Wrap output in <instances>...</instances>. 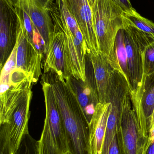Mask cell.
<instances>
[{
  "label": "cell",
  "mask_w": 154,
  "mask_h": 154,
  "mask_svg": "<svg viewBox=\"0 0 154 154\" xmlns=\"http://www.w3.org/2000/svg\"><path fill=\"white\" fill-rule=\"evenodd\" d=\"M52 86L59 110L65 125L71 154H90L88 122L72 89L69 77L55 72L43 74Z\"/></svg>",
  "instance_id": "cell-1"
},
{
  "label": "cell",
  "mask_w": 154,
  "mask_h": 154,
  "mask_svg": "<svg viewBox=\"0 0 154 154\" xmlns=\"http://www.w3.org/2000/svg\"><path fill=\"white\" fill-rule=\"evenodd\" d=\"M9 89L0 94V125L9 127V138L13 154L24 135L29 133L30 104L33 82L30 79L10 82Z\"/></svg>",
  "instance_id": "cell-2"
},
{
  "label": "cell",
  "mask_w": 154,
  "mask_h": 154,
  "mask_svg": "<svg viewBox=\"0 0 154 154\" xmlns=\"http://www.w3.org/2000/svg\"><path fill=\"white\" fill-rule=\"evenodd\" d=\"M41 83L45 100L46 116L44 127L38 141L39 154H67L68 140L52 86L42 77Z\"/></svg>",
  "instance_id": "cell-3"
},
{
  "label": "cell",
  "mask_w": 154,
  "mask_h": 154,
  "mask_svg": "<svg viewBox=\"0 0 154 154\" xmlns=\"http://www.w3.org/2000/svg\"><path fill=\"white\" fill-rule=\"evenodd\" d=\"M92 11L100 52L107 56L110 64L117 34L124 28V11L113 0H96Z\"/></svg>",
  "instance_id": "cell-4"
},
{
  "label": "cell",
  "mask_w": 154,
  "mask_h": 154,
  "mask_svg": "<svg viewBox=\"0 0 154 154\" xmlns=\"http://www.w3.org/2000/svg\"><path fill=\"white\" fill-rule=\"evenodd\" d=\"M123 29L128 62V83L132 97L137 94L142 85L144 51L154 40V37L130 25L125 19Z\"/></svg>",
  "instance_id": "cell-5"
},
{
  "label": "cell",
  "mask_w": 154,
  "mask_h": 154,
  "mask_svg": "<svg viewBox=\"0 0 154 154\" xmlns=\"http://www.w3.org/2000/svg\"><path fill=\"white\" fill-rule=\"evenodd\" d=\"M51 15L54 25L63 32L65 36L66 68L70 76L85 82L87 54L84 42L74 38L63 17L55 5H52Z\"/></svg>",
  "instance_id": "cell-6"
},
{
  "label": "cell",
  "mask_w": 154,
  "mask_h": 154,
  "mask_svg": "<svg viewBox=\"0 0 154 154\" xmlns=\"http://www.w3.org/2000/svg\"><path fill=\"white\" fill-rule=\"evenodd\" d=\"M120 154H143L147 139L141 133L130 94L126 99L117 134Z\"/></svg>",
  "instance_id": "cell-7"
},
{
  "label": "cell",
  "mask_w": 154,
  "mask_h": 154,
  "mask_svg": "<svg viewBox=\"0 0 154 154\" xmlns=\"http://www.w3.org/2000/svg\"><path fill=\"white\" fill-rule=\"evenodd\" d=\"M17 14L18 25L16 68L24 72L33 83H36L42 74L43 53L36 48L28 34L22 19Z\"/></svg>",
  "instance_id": "cell-8"
},
{
  "label": "cell",
  "mask_w": 154,
  "mask_h": 154,
  "mask_svg": "<svg viewBox=\"0 0 154 154\" xmlns=\"http://www.w3.org/2000/svg\"><path fill=\"white\" fill-rule=\"evenodd\" d=\"M14 8L26 14L44 42V54L54 32L51 11L55 0H10Z\"/></svg>",
  "instance_id": "cell-9"
},
{
  "label": "cell",
  "mask_w": 154,
  "mask_h": 154,
  "mask_svg": "<svg viewBox=\"0 0 154 154\" xmlns=\"http://www.w3.org/2000/svg\"><path fill=\"white\" fill-rule=\"evenodd\" d=\"M18 19L10 0H0V68L3 67L16 44Z\"/></svg>",
  "instance_id": "cell-10"
},
{
  "label": "cell",
  "mask_w": 154,
  "mask_h": 154,
  "mask_svg": "<svg viewBox=\"0 0 154 154\" xmlns=\"http://www.w3.org/2000/svg\"><path fill=\"white\" fill-rule=\"evenodd\" d=\"M130 99L140 131L147 139L154 109V73L143 79L140 89Z\"/></svg>",
  "instance_id": "cell-11"
},
{
  "label": "cell",
  "mask_w": 154,
  "mask_h": 154,
  "mask_svg": "<svg viewBox=\"0 0 154 154\" xmlns=\"http://www.w3.org/2000/svg\"><path fill=\"white\" fill-rule=\"evenodd\" d=\"M71 13L76 19L83 35L87 55L100 52L93 22L92 8L88 0H65Z\"/></svg>",
  "instance_id": "cell-12"
},
{
  "label": "cell",
  "mask_w": 154,
  "mask_h": 154,
  "mask_svg": "<svg viewBox=\"0 0 154 154\" xmlns=\"http://www.w3.org/2000/svg\"><path fill=\"white\" fill-rule=\"evenodd\" d=\"M86 58V81L72 76L69 80L89 125L99 101L93 66L88 56Z\"/></svg>",
  "instance_id": "cell-13"
},
{
  "label": "cell",
  "mask_w": 154,
  "mask_h": 154,
  "mask_svg": "<svg viewBox=\"0 0 154 154\" xmlns=\"http://www.w3.org/2000/svg\"><path fill=\"white\" fill-rule=\"evenodd\" d=\"M54 25V32L45 53L44 74L52 71L66 79L70 76L66 68L65 36L63 32Z\"/></svg>",
  "instance_id": "cell-14"
},
{
  "label": "cell",
  "mask_w": 154,
  "mask_h": 154,
  "mask_svg": "<svg viewBox=\"0 0 154 154\" xmlns=\"http://www.w3.org/2000/svg\"><path fill=\"white\" fill-rule=\"evenodd\" d=\"M110 109L109 103L99 102L96 107L89 124L90 154H101Z\"/></svg>",
  "instance_id": "cell-15"
},
{
  "label": "cell",
  "mask_w": 154,
  "mask_h": 154,
  "mask_svg": "<svg viewBox=\"0 0 154 154\" xmlns=\"http://www.w3.org/2000/svg\"><path fill=\"white\" fill-rule=\"evenodd\" d=\"M93 66L99 102L105 103L109 82L113 69L107 56L100 52L97 55H87Z\"/></svg>",
  "instance_id": "cell-16"
},
{
  "label": "cell",
  "mask_w": 154,
  "mask_h": 154,
  "mask_svg": "<svg viewBox=\"0 0 154 154\" xmlns=\"http://www.w3.org/2000/svg\"><path fill=\"white\" fill-rule=\"evenodd\" d=\"M110 64L112 68L120 72L128 82V62L123 28L119 29L117 34L113 50V59Z\"/></svg>",
  "instance_id": "cell-17"
},
{
  "label": "cell",
  "mask_w": 154,
  "mask_h": 154,
  "mask_svg": "<svg viewBox=\"0 0 154 154\" xmlns=\"http://www.w3.org/2000/svg\"><path fill=\"white\" fill-rule=\"evenodd\" d=\"M124 16L130 25L154 37V23L141 16L135 9L130 13L124 12Z\"/></svg>",
  "instance_id": "cell-18"
},
{
  "label": "cell",
  "mask_w": 154,
  "mask_h": 154,
  "mask_svg": "<svg viewBox=\"0 0 154 154\" xmlns=\"http://www.w3.org/2000/svg\"><path fill=\"white\" fill-rule=\"evenodd\" d=\"M154 73V40L145 49L143 57V79Z\"/></svg>",
  "instance_id": "cell-19"
},
{
  "label": "cell",
  "mask_w": 154,
  "mask_h": 154,
  "mask_svg": "<svg viewBox=\"0 0 154 154\" xmlns=\"http://www.w3.org/2000/svg\"><path fill=\"white\" fill-rule=\"evenodd\" d=\"M14 154H39L38 141L29 133L24 135L20 145Z\"/></svg>",
  "instance_id": "cell-20"
},
{
  "label": "cell",
  "mask_w": 154,
  "mask_h": 154,
  "mask_svg": "<svg viewBox=\"0 0 154 154\" xmlns=\"http://www.w3.org/2000/svg\"><path fill=\"white\" fill-rule=\"evenodd\" d=\"M0 154H13L9 138V127L6 124L0 125Z\"/></svg>",
  "instance_id": "cell-21"
},
{
  "label": "cell",
  "mask_w": 154,
  "mask_h": 154,
  "mask_svg": "<svg viewBox=\"0 0 154 154\" xmlns=\"http://www.w3.org/2000/svg\"><path fill=\"white\" fill-rule=\"evenodd\" d=\"M143 154H154V128L149 132Z\"/></svg>",
  "instance_id": "cell-22"
},
{
  "label": "cell",
  "mask_w": 154,
  "mask_h": 154,
  "mask_svg": "<svg viewBox=\"0 0 154 154\" xmlns=\"http://www.w3.org/2000/svg\"><path fill=\"white\" fill-rule=\"evenodd\" d=\"M125 13H130L134 9L129 0H113Z\"/></svg>",
  "instance_id": "cell-23"
},
{
  "label": "cell",
  "mask_w": 154,
  "mask_h": 154,
  "mask_svg": "<svg viewBox=\"0 0 154 154\" xmlns=\"http://www.w3.org/2000/svg\"><path fill=\"white\" fill-rule=\"evenodd\" d=\"M108 154H120L117 135L112 141L109 147Z\"/></svg>",
  "instance_id": "cell-24"
},
{
  "label": "cell",
  "mask_w": 154,
  "mask_h": 154,
  "mask_svg": "<svg viewBox=\"0 0 154 154\" xmlns=\"http://www.w3.org/2000/svg\"><path fill=\"white\" fill-rule=\"evenodd\" d=\"M154 128V109L153 113L152 116V120H151V124L149 128V133L151 130Z\"/></svg>",
  "instance_id": "cell-25"
},
{
  "label": "cell",
  "mask_w": 154,
  "mask_h": 154,
  "mask_svg": "<svg viewBox=\"0 0 154 154\" xmlns=\"http://www.w3.org/2000/svg\"><path fill=\"white\" fill-rule=\"evenodd\" d=\"M96 1V0H88V1L89 2V3L90 5V7H91V8H92V7H93V5H94Z\"/></svg>",
  "instance_id": "cell-26"
},
{
  "label": "cell",
  "mask_w": 154,
  "mask_h": 154,
  "mask_svg": "<svg viewBox=\"0 0 154 154\" xmlns=\"http://www.w3.org/2000/svg\"><path fill=\"white\" fill-rule=\"evenodd\" d=\"M70 154V153H69H69H68V154Z\"/></svg>",
  "instance_id": "cell-27"
}]
</instances>
